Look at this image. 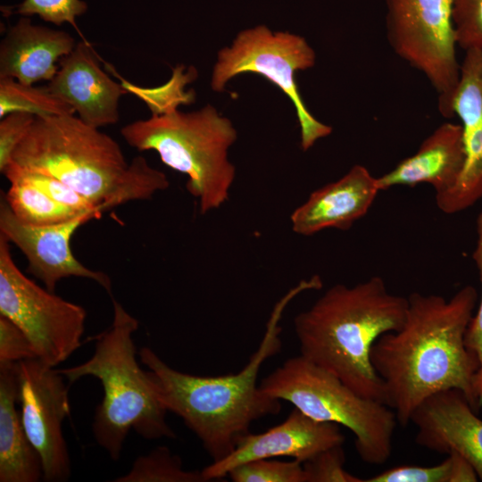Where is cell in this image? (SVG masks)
<instances>
[{
    "label": "cell",
    "instance_id": "obj_1",
    "mask_svg": "<svg viewBox=\"0 0 482 482\" xmlns=\"http://www.w3.org/2000/svg\"><path fill=\"white\" fill-rule=\"evenodd\" d=\"M477 302L470 285L449 300L411 293L402 327L375 341L370 361L383 381L386 404L402 426L424 400L448 389L461 391L478 407L473 380L480 362L465 344Z\"/></svg>",
    "mask_w": 482,
    "mask_h": 482
},
{
    "label": "cell",
    "instance_id": "obj_2",
    "mask_svg": "<svg viewBox=\"0 0 482 482\" xmlns=\"http://www.w3.org/2000/svg\"><path fill=\"white\" fill-rule=\"evenodd\" d=\"M322 284L319 275L302 279L275 303L258 348L237 373L195 376L171 368L149 347L138 352L167 411L182 419L212 461L228 456L253 421L280 411V400L257 385L259 371L281 351L279 322L287 306L301 293L318 290Z\"/></svg>",
    "mask_w": 482,
    "mask_h": 482
},
{
    "label": "cell",
    "instance_id": "obj_3",
    "mask_svg": "<svg viewBox=\"0 0 482 482\" xmlns=\"http://www.w3.org/2000/svg\"><path fill=\"white\" fill-rule=\"evenodd\" d=\"M9 164L61 180L102 212L170 186L145 157L128 162L112 137L74 114L36 117Z\"/></svg>",
    "mask_w": 482,
    "mask_h": 482
},
{
    "label": "cell",
    "instance_id": "obj_4",
    "mask_svg": "<svg viewBox=\"0 0 482 482\" xmlns=\"http://www.w3.org/2000/svg\"><path fill=\"white\" fill-rule=\"evenodd\" d=\"M407 309L408 297L392 294L379 276L352 287L336 284L295 317L300 354L358 395L386 403L370 351L381 335L402 327Z\"/></svg>",
    "mask_w": 482,
    "mask_h": 482
},
{
    "label": "cell",
    "instance_id": "obj_5",
    "mask_svg": "<svg viewBox=\"0 0 482 482\" xmlns=\"http://www.w3.org/2000/svg\"><path fill=\"white\" fill-rule=\"evenodd\" d=\"M111 326L94 337L87 362L59 370L71 385L84 377L100 380L104 397L96 406L92 430L96 443L118 461L130 429L145 439L175 438L166 422L167 409L149 374L137 360L133 334L138 320L112 298Z\"/></svg>",
    "mask_w": 482,
    "mask_h": 482
},
{
    "label": "cell",
    "instance_id": "obj_6",
    "mask_svg": "<svg viewBox=\"0 0 482 482\" xmlns=\"http://www.w3.org/2000/svg\"><path fill=\"white\" fill-rule=\"evenodd\" d=\"M120 134L131 147L155 151L166 166L187 175V189L198 201L202 214L229 199L236 168L228 152L237 134L211 104L190 112L178 109L152 115L129 123Z\"/></svg>",
    "mask_w": 482,
    "mask_h": 482
},
{
    "label": "cell",
    "instance_id": "obj_7",
    "mask_svg": "<svg viewBox=\"0 0 482 482\" xmlns=\"http://www.w3.org/2000/svg\"><path fill=\"white\" fill-rule=\"evenodd\" d=\"M259 386L315 420L351 430L355 450L367 464L381 465L390 458L397 423L395 411L384 403L358 395L303 355L285 361Z\"/></svg>",
    "mask_w": 482,
    "mask_h": 482
},
{
    "label": "cell",
    "instance_id": "obj_8",
    "mask_svg": "<svg viewBox=\"0 0 482 482\" xmlns=\"http://www.w3.org/2000/svg\"><path fill=\"white\" fill-rule=\"evenodd\" d=\"M315 64V53L306 40L289 32H272L259 25L239 32L232 45L222 48L214 64L211 87L221 92L232 78L253 72L266 78L292 101L300 128L301 147L309 150L332 128L318 120L301 98L295 74Z\"/></svg>",
    "mask_w": 482,
    "mask_h": 482
},
{
    "label": "cell",
    "instance_id": "obj_9",
    "mask_svg": "<svg viewBox=\"0 0 482 482\" xmlns=\"http://www.w3.org/2000/svg\"><path fill=\"white\" fill-rule=\"evenodd\" d=\"M386 29L397 56L421 72L437 94L438 111L454 116L461 63L452 0H386Z\"/></svg>",
    "mask_w": 482,
    "mask_h": 482
},
{
    "label": "cell",
    "instance_id": "obj_10",
    "mask_svg": "<svg viewBox=\"0 0 482 482\" xmlns=\"http://www.w3.org/2000/svg\"><path fill=\"white\" fill-rule=\"evenodd\" d=\"M0 315L28 337L37 357L55 367L82 345L87 312L27 278L12 259L9 241L0 235Z\"/></svg>",
    "mask_w": 482,
    "mask_h": 482
},
{
    "label": "cell",
    "instance_id": "obj_11",
    "mask_svg": "<svg viewBox=\"0 0 482 482\" xmlns=\"http://www.w3.org/2000/svg\"><path fill=\"white\" fill-rule=\"evenodd\" d=\"M16 370L21 420L41 457L43 480L67 481L71 468L62 423L71 414V385L59 370L37 358L16 362Z\"/></svg>",
    "mask_w": 482,
    "mask_h": 482
},
{
    "label": "cell",
    "instance_id": "obj_12",
    "mask_svg": "<svg viewBox=\"0 0 482 482\" xmlns=\"http://www.w3.org/2000/svg\"><path fill=\"white\" fill-rule=\"evenodd\" d=\"M101 214L89 211L62 223L33 226L21 221L2 195L0 235L23 253L29 262V272L39 278L47 290L54 292L57 282L62 278L79 277L97 282L111 294L109 276L84 266L71 249V237L79 226Z\"/></svg>",
    "mask_w": 482,
    "mask_h": 482
},
{
    "label": "cell",
    "instance_id": "obj_13",
    "mask_svg": "<svg viewBox=\"0 0 482 482\" xmlns=\"http://www.w3.org/2000/svg\"><path fill=\"white\" fill-rule=\"evenodd\" d=\"M344 442L338 424L315 420L294 408L280 424L260 434L243 436L228 456L212 461L202 473L208 482L221 480L233 468L253 460L291 457L303 462Z\"/></svg>",
    "mask_w": 482,
    "mask_h": 482
},
{
    "label": "cell",
    "instance_id": "obj_14",
    "mask_svg": "<svg viewBox=\"0 0 482 482\" xmlns=\"http://www.w3.org/2000/svg\"><path fill=\"white\" fill-rule=\"evenodd\" d=\"M461 120L465 162L455 184L436 195L437 208L453 214L482 199V51L469 50L461 63L459 83L453 102Z\"/></svg>",
    "mask_w": 482,
    "mask_h": 482
},
{
    "label": "cell",
    "instance_id": "obj_15",
    "mask_svg": "<svg viewBox=\"0 0 482 482\" xmlns=\"http://www.w3.org/2000/svg\"><path fill=\"white\" fill-rule=\"evenodd\" d=\"M465 395L448 389L424 400L411 414L415 442L439 453H455L466 459L482 481V420Z\"/></svg>",
    "mask_w": 482,
    "mask_h": 482
},
{
    "label": "cell",
    "instance_id": "obj_16",
    "mask_svg": "<svg viewBox=\"0 0 482 482\" xmlns=\"http://www.w3.org/2000/svg\"><path fill=\"white\" fill-rule=\"evenodd\" d=\"M58 64L57 73L46 86L80 120L98 129L119 120L120 99L128 91L101 68L97 54L87 40L78 42Z\"/></svg>",
    "mask_w": 482,
    "mask_h": 482
},
{
    "label": "cell",
    "instance_id": "obj_17",
    "mask_svg": "<svg viewBox=\"0 0 482 482\" xmlns=\"http://www.w3.org/2000/svg\"><path fill=\"white\" fill-rule=\"evenodd\" d=\"M379 191L378 177L355 164L337 181L310 194L290 216L292 230L304 237L327 229L347 230L368 212Z\"/></svg>",
    "mask_w": 482,
    "mask_h": 482
},
{
    "label": "cell",
    "instance_id": "obj_18",
    "mask_svg": "<svg viewBox=\"0 0 482 482\" xmlns=\"http://www.w3.org/2000/svg\"><path fill=\"white\" fill-rule=\"evenodd\" d=\"M74 37L64 30L35 25L21 18L6 31L0 44V79L11 78L33 85L51 81L57 62L75 47Z\"/></svg>",
    "mask_w": 482,
    "mask_h": 482
},
{
    "label": "cell",
    "instance_id": "obj_19",
    "mask_svg": "<svg viewBox=\"0 0 482 482\" xmlns=\"http://www.w3.org/2000/svg\"><path fill=\"white\" fill-rule=\"evenodd\" d=\"M464 162L461 125L445 122L423 140L415 154L378 177V188L384 191L396 186L428 184L436 195L440 194L455 184Z\"/></svg>",
    "mask_w": 482,
    "mask_h": 482
},
{
    "label": "cell",
    "instance_id": "obj_20",
    "mask_svg": "<svg viewBox=\"0 0 482 482\" xmlns=\"http://www.w3.org/2000/svg\"><path fill=\"white\" fill-rule=\"evenodd\" d=\"M18 395L16 362H0V482H38L42 460L25 431Z\"/></svg>",
    "mask_w": 482,
    "mask_h": 482
},
{
    "label": "cell",
    "instance_id": "obj_21",
    "mask_svg": "<svg viewBox=\"0 0 482 482\" xmlns=\"http://www.w3.org/2000/svg\"><path fill=\"white\" fill-rule=\"evenodd\" d=\"M4 195L13 214L21 221L33 226L62 223L89 212L78 211L62 205L41 189L25 182L11 183L10 188Z\"/></svg>",
    "mask_w": 482,
    "mask_h": 482
},
{
    "label": "cell",
    "instance_id": "obj_22",
    "mask_svg": "<svg viewBox=\"0 0 482 482\" xmlns=\"http://www.w3.org/2000/svg\"><path fill=\"white\" fill-rule=\"evenodd\" d=\"M22 112L40 116L75 114L74 109L47 86L35 87L11 78L0 79V117Z\"/></svg>",
    "mask_w": 482,
    "mask_h": 482
},
{
    "label": "cell",
    "instance_id": "obj_23",
    "mask_svg": "<svg viewBox=\"0 0 482 482\" xmlns=\"http://www.w3.org/2000/svg\"><path fill=\"white\" fill-rule=\"evenodd\" d=\"M115 482H207L202 470H187L179 456L167 446H157L138 456L129 471Z\"/></svg>",
    "mask_w": 482,
    "mask_h": 482
},
{
    "label": "cell",
    "instance_id": "obj_24",
    "mask_svg": "<svg viewBox=\"0 0 482 482\" xmlns=\"http://www.w3.org/2000/svg\"><path fill=\"white\" fill-rule=\"evenodd\" d=\"M442 462L428 466L402 465L386 470L364 482H476L478 475L462 456L452 453Z\"/></svg>",
    "mask_w": 482,
    "mask_h": 482
},
{
    "label": "cell",
    "instance_id": "obj_25",
    "mask_svg": "<svg viewBox=\"0 0 482 482\" xmlns=\"http://www.w3.org/2000/svg\"><path fill=\"white\" fill-rule=\"evenodd\" d=\"M197 78L195 67L185 72V67L179 65L172 69V75L169 81L156 87H142L120 79L123 87L136 95L145 103L152 115H162L178 110L181 104H191L195 98L193 90L186 91L187 84Z\"/></svg>",
    "mask_w": 482,
    "mask_h": 482
},
{
    "label": "cell",
    "instance_id": "obj_26",
    "mask_svg": "<svg viewBox=\"0 0 482 482\" xmlns=\"http://www.w3.org/2000/svg\"><path fill=\"white\" fill-rule=\"evenodd\" d=\"M228 477L234 482H307L303 462L258 459L233 468Z\"/></svg>",
    "mask_w": 482,
    "mask_h": 482
},
{
    "label": "cell",
    "instance_id": "obj_27",
    "mask_svg": "<svg viewBox=\"0 0 482 482\" xmlns=\"http://www.w3.org/2000/svg\"><path fill=\"white\" fill-rule=\"evenodd\" d=\"M3 174L10 183L25 182L41 189L59 204L78 211H98L90 201L61 180L38 172L29 171L9 164Z\"/></svg>",
    "mask_w": 482,
    "mask_h": 482
},
{
    "label": "cell",
    "instance_id": "obj_28",
    "mask_svg": "<svg viewBox=\"0 0 482 482\" xmlns=\"http://www.w3.org/2000/svg\"><path fill=\"white\" fill-rule=\"evenodd\" d=\"M457 46L482 51V0H452Z\"/></svg>",
    "mask_w": 482,
    "mask_h": 482
},
{
    "label": "cell",
    "instance_id": "obj_29",
    "mask_svg": "<svg viewBox=\"0 0 482 482\" xmlns=\"http://www.w3.org/2000/svg\"><path fill=\"white\" fill-rule=\"evenodd\" d=\"M343 445L326 449L303 462L307 482H364L345 469Z\"/></svg>",
    "mask_w": 482,
    "mask_h": 482
},
{
    "label": "cell",
    "instance_id": "obj_30",
    "mask_svg": "<svg viewBox=\"0 0 482 482\" xmlns=\"http://www.w3.org/2000/svg\"><path fill=\"white\" fill-rule=\"evenodd\" d=\"M87 9V4L81 0H24L17 6L16 13L26 17L37 14L58 26L68 22L79 31L76 18Z\"/></svg>",
    "mask_w": 482,
    "mask_h": 482
},
{
    "label": "cell",
    "instance_id": "obj_31",
    "mask_svg": "<svg viewBox=\"0 0 482 482\" xmlns=\"http://www.w3.org/2000/svg\"><path fill=\"white\" fill-rule=\"evenodd\" d=\"M35 119V115L22 112H11L1 119L0 170L2 173Z\"/></svg>",
    "mask_w": 482,
    "mask_h": 482
},
{
    "label": "cell",
    "instance_id": "obj_32",
    "mask_svg": "<svg viewBox=\"0 0 482 482\" xmlns=\"http://www.w3.org/2000/svg\"><path fill=\"white\" fill-rule=\"evenodd\" d=\"M37 358L25 333L11 320L0 315V362H18Z\"/></svg>",
    "mask_w": 482,
    "mask_h": 482
},
{
    "label": "cell",
    "instance_id": "obj_33",
    "mask_svg": "<svg viewBox=\"0 0 482 482\" xmlns=\"http://www.w3.org/2000/svg\"><path fill=\"white\" fill-rule=\"evenodd\" d=\"M477 242L472 258L479 272L481 282V295L477 312L473 315L469 325L465 344L474 352L482 365V210L477 218Z\"/></svg>",
    "mask_w": 482,
    "mask_h": 482
},
{
    "label": "cell",
    "instance_id": "obj_34",
    "mask_svg": "<svg viewBox=\"0 0 482 482\" xmlns=\"http://www.w3.org/2000/svg\"><path fill=\"white\" fill-rule=\"evenodd\" d=\"M473 390L478 407H480L482 404V365L474 377Z\"/></svg>",
    "mask_w": 482,
    "mask_h": 482
}]
</instances>
